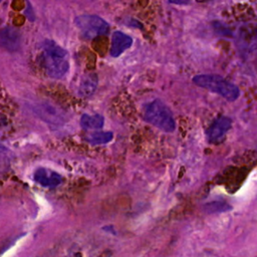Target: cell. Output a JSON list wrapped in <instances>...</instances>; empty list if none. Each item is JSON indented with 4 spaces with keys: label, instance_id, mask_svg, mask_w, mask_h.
Here are the masks:
<instances>
[{
    "label": "cell",
    "instance_id": "obj_1",
    "mask_svg": "<svg viewBox=\"0 0 257 257\" xmlns=\"http://www.w3.org/2000/svg\"><path fill=\"white\" fill-rule=\"evenodd\" d=\"M40 60L46 74L51 78H61L69 69L68 52L50 39L41 44Z\"/></svg>",
    "mask_w": 257,
    "mask_h": 257
},
{
    "label": "cell",
    "instance_id": "obj_2",
    "mask_svg": "<svg viewBox=\"0 0 257 257\" xmlns=\"http://www.w3.org/2000/svg\"><path fill=\"white\" fill-rule=\"evenodd\" d=\"M144 119L156 127L172 133L176 128V121L170 108L160 99H154L143 106Z\"/></svg>",
    "mask_w": 257,
    "mask_h": 257
},
{
    "label": "cell",
    "instance_id": "obj_3",
    "mask_svg": "<svg viewBox=\"0 0 257 257\" xmlns=\"http://www.w3.org/2000/svg\"><path fill=\"white\" fill-rule=\"evenodd\" d=\"M192 80L196 85L215 92L228 101H234L240 95V89L237 85L217 74H199L194 76Z\"/></svg>",
    "mask_w": 257,
    "mask_h": 257
},
{
    "label": "cell",
    "instance_id": "obj_4",
    "mask_svg": "<svg viewBox=\"0 0 257 257\" xmlns=\"http://www.w3.org/2000/svg\"><path fill=\"white\" fill-rule=\"evenodd\" d=\"M74 23L81 36L86 39L104 35L109 30L108 23L97 15H79L74 19Z\"/></svg>",
    "mask_w": 257,
    "mask_h": 257
},
{
    "label": "cell",
    "instance_id": "obj_5",
    "mask_svg": "<svg viewBox=\"0 0 257 257\" xmlns=\"http://www.w3.org/2000/svg\"><path fill=\"white\" fill-rule=\"evenodd\" d=\"M232 125V119L228 116L222 115L216 118L206 132L207 140L209 143H219Z\"/></svg>",
    "mask_w": 257,
    "mask_h": 257
},
{
    "label": "cell",
    "instance_id": "obj_6",
    "mask_svg": "<svg viewBox=\"0 0 257 257\" xmlns=\"http://www.w3.org/2000/svg\"><path fill=\"white\" fill-rule=\"evenodd\" d=\"M33 180L45 188H55L62 182L61 176L47 168H38L33 173Z\"/></svg>",
    "mask_w": 257,
    "mask_h": 257
},
{
    "label": "cell",
    "instance_id": "obj_7",
    "mask_svg": "<svg viewBox=\"0 0 257 257\" xmlns=\"http://www.w3.org/2000/svg\"><path fill=\"white\" fill-rule=\"evenodd\" d=\"M133 44V38L121 32V31H114L111 36V45L109 54L112 57H118L122 54L126 49H128Z\"/></svg>",
    "mask_w": 257,
    "mask_h": 257
},
{
    "label": "cell",
    "instance_id": "obj_8",
    "mask_svg": "<svg viewBox=\"0 0 257 257\" xmlns=\"http://www.w3.org/2000/svg\"><path fill=\"white\" fill-rule=\"evenodd\" d=\"M21 36L17 29L6 26L1 30V44L9 51H16L20 47Z\"/></svg>",
    "mask_w": 257,
    "mask_h": 257
},
{
    "label": "cell",
    "instance_id": "obj_9",
    "mask_svg": "<svg viewBox=\"0 0 257 257\" xmlns=\"http://www.w3.org/2000/svg\"><path fill=\"white\" fill-rule=\"evenodd\" d=\"M35 113L47 122L59 124L63 122V117L61 113L49 103H39L34 108Z\"/></svg>",
    "mask_w": 257,
    "mask_h": 257
},
{
    "label": "cell",
    "instance_id": "obj_10",
    "mask_svg": "<svg viewBox=\"0 0 257 257\" xmlns=\"http://www.w3.org/2000/svg\"><path fill=\"white\" fill-rule=\"evenodd\" d=\"M97 87V75L93 72L86 73L81 76L77 88V94L81 97L91 96Z\"/></svg>",
    "mask_w": 257,
    "mask_h": 257
},
{
    "label": "cell",
    "instance_id": "obj_11",
    "mask_svg": "<svg viewBox=\"0 0 257 257\" xmlns=\"http://www.w3.org/2000/svg\"><path fill=\"white\" fill-rule=\"evenodd\" d=\"M104 118L101 114H86L83 113L80 117V125L84 130H99L103 126Z\"/></svg>",
    "mask_w": 257,
    "mask_h": 257
},
{
    "label": "cell",
    "instance_id": "obj_12",
    "mask_svg": "<svg viewBox=\"0 0 257 257\" xmlns=\"http://www.w3.org/2000/svg\"><path fill=\"white\" fill-rule=\"evenodd\" d=\"M113 138L111 132H94L87 136L86 141L91 145H104L109 143Z\"/></svg>",
    "mask_w": 257,
    "mask_h": 257
},
{
    "label": "cell",
    "instance_id": "obj_13",
    "mask_svg": "<svg viewBox=\"0 0 257 257\" xmlns=\"http://www.w3.org/2000/svg\"><path fill=\"white\" fill-rule=\"evenodd\" d=\"M204 210L207 213H220V212H226V211L231 210V206L225 202L214 201V202L206 204L204 206Z\"/></svg>",
    "mask_w": 257,
    "mask_h": 257
},
{
    "label": "cell",
    "instance_id": "obj_14",
    "mask_svg": "<svg viewBox=\"0 0 257 257\" xmlns=\"http://www.w3.org/2000/svg\"><path fill=\"white\" fill-rule=\"evenodd\" d=\"M214 27L216 29V31L218 33H221L222 35H226V36H229L230 35V31L229 29H227L223 24L219 23V22H215L214 23Z\"/></svg>",
    "mask_w": 257,
    "mask_h": 257
},
{
    "label": "cell",
    "instance_id": "obj_15",
    "mask_svg": "<svg viewBox=\"0 0 257 257\" xmlns=\"http://www.w3.org/2000/svg\"><path fill=\"white\" fill-rule=\"evenodd\" d=\"M171 4H175V5H186V4H189V2H186V1H170Z\"/></svg>",
    "mask_w": 257,
    "mask_h": 257
}]
</instances>
